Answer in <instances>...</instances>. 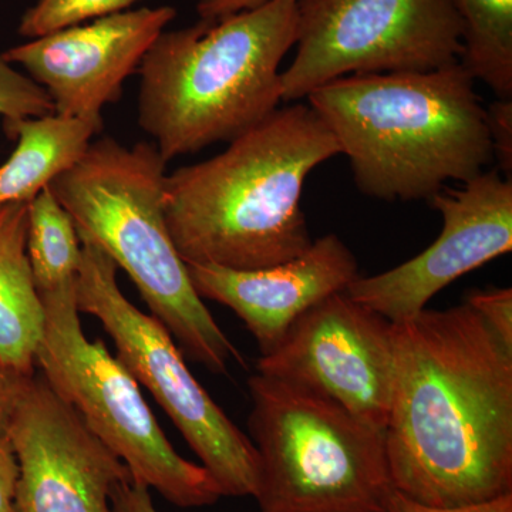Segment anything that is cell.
<instances>
[{"instance_id":"obj_18","label":"cell","mask_w":512,"mask_h":512,"mask_svg":"<svg viewBox=\"0 0 512 512\" xmlns=\"http://www.w3.org/2000/svg\"><path fill=\"white\" fill-rule=\"evenodd\" d=\"M28 256L37 293L76 284L82 242L72 218L47 187L29 202Z\"/></svg>"},{"instance_id":"obj_25","label":"cell","mask_w":512,"mask_h":512,"mask_svg":"<svg viewBox=\"0 0 512 512\" xmlns=\"http://www.w3.org/2000/svg\"><path fill=\"white\" fill-rule=\"evenodd\" d=\"M111 512H158L150 490L128 480L121 481L111 493Z\"/></svg>"},{"instance_id":"obj_6","label":"cell","mask_w":512,"mask_h":512,"mask_svg":"<svg viewBox=\"0 0 512 512\" xmlns=\"http://www.w3.org/2000/svg\"><path fill=\"white\" fill-rule=\"evenodd\" d=\"M261 512H389L383 431L305 387L249 377Z\"/></svg>"},{"instance_id":"obj_12","label":"cell","mask_w":512,"mask_h":512,"mask_svg":"<svg viewBox=\"0 0 512 512\" xmlns=\"http://www.w3.org/2000/svg\"><path fill=\"white\" fill-rule=\"evenodd\" d=\"M430 202L443 215L439 238L390 271L359 276L345 291L390 322L412 318L451 282L511 252L512 180L500 171L444 187Z\"/></svg>"},{"instance_id":"obj_9","label":"cell","mask_w":512,"mask_h":512,"mask_svg":"<svg viewBox=\"0 0 512 512\" xmlns=\"http://www.w3.org/2000/svg\"><path fill=\"white\" fill-rule=\"evenodd\" d=\"M453 0H298V37L282 101L353 74L430 72L460 62Z\"/></svg>"},{"instance_id":"obj_2","label":"cell","mask_w":512,"mask_h":512,"mask_svg":"<svg viewBox=\"0 0 512 512\" xmlns=\"http://www.w3.org/2000/svg\"><path fill=\"white\" fill-rule=\"evenodd\" d=\"M338 141L309 104L275 110L218 156L167 174L165 222L185 264L254 271L311 247L302 191Z\"/></svg>"},{"instance_id":"obj_27","label":"cell","mask_w":512,"mask_h":512,"mask_svg":"<svg viewBox=\"0 0 512 512\" xmlns=\"http://www.w3.org/2000/svg\"><path fill=\"white\" fill-rule=\"evenodd\" d=\"M271 0H197L200 19L217 20L244 10L255 9Z\"/></svg>"},{"instance_id":"obj_5","label":"cell","mask_w":512,"mask_h":512,"mask_svg":"<svg viewBox=\"0 0 512 512\" xmlns=\"http://www.w3.org/2000/svg\"><path fill=\"white\" fill-rule=\"evenodd\" d=\"M167 163L154 144L92 141L84 156L49 184L80 241L110 256L136 285L183 355L225 375L241 353L205 306L175 248L164 211Z\"/></svg>"},{"instance_id":"obj_8","label":"cell","mask_w":512,"mask_h":512,"mask_svg":"<svg viewBox=\"0 0 512 512\" xmlns=\"http://www.w3.org/2000/svg\"><path fill=\"white\" fill-rule=\"evenodd\" d=\"M80 242L79 312L103 325L120 362L163 407L220 487L222 497L255 498L259 456L252 440L198 383L163 323L124 296L117 282L119 268L110 256L92 242Z\"/></svg>"},{"instance_id":"obj_26","label":"cell","mask_w":512,"mask_h":512,"mask_svg":"<svg viewBox=\"0 0 512 512\" xmlns=\"http://www.w3.org/2000/svg\"><path fill=\"white\" fill-rule=\"evenodd\" d=\"M29 376V375H28ZM23 375L0 362V436L6 434Z\"/></svg>"},{"instance_id":"obj_7","label":"cell","mask_w":512,"mask_h":512,"mask_svg":"<svg viewBox=\"0 0 512 512\" xmlns=\"http://www.w3.org/2000/svg\"><path fill=\"white\" fill-rule=\"evenodd\" d=\"M39 298L45 323L35 366L53 392L123 461L133 483L181 508L217 503L222 494L214 478L174 450L119 357L84 335L77 282Z\"/></svg>"},{"instance_id":"obj_14","label":"cell","mask_w":512,"mask_h":512,"mask_svg":"<svg viewBox=\"0 0 512 512\" xmlns=\"http://www.w3.org/2000/svg\"><path fill=\"white\" fill-rule=\"evenodd\" d=\"M201 299L227 306L258 343L271 352L302 313L359 278L356 256L335 234L315 239L308 251L284 264L237 271L210 264H187Z\"/></svg>"},{"instance_id":"obj_4","label":"cell","mask_w":512,"mask_h":512,"mask_svg":"<svg viewBox=\"0 0 512 512\" xmlns=\"http://www.w3.org/2000/svg\"><path fill=\"white\" fill-rule=\"evenodd\" d=\"M296 37L298 0L164 30L137 70V113L165 163L229 143L278 110L279 66Z\"/></svg>"},{"instance_id":"obj_21","label":"cell","mask_w":512,"mask_h":512,"mask_svg":"<svg viewBox=\"0 0 512 512\" xmlns=\"http://www.w3.org/2000/svg\"><path fill=\"white\" fill-rule=\"evenodd\" d=\"M466 303L484 320L501 345L512 353V289L473 291L468 293Z\"/></svg>"},{"instance_id":"obj_24","label":"cell","mask_w":512,"mask_h":512,"mask_svg":"<svg viewBox=\"0 0 512 512\" xmlns=\"http://www.w3.org/2000/svg\"><path fill=\"white\" fill-rule=\"evenodd\" d=\"M19 464L6 434L0 436V512H16L15 494Z\"/></svg>"},{"instance_id":"obj_19","label":"cell","mask_w":512,"mask_h":512,"mask_svg":"<svg viewBox=\"0 0 512 512\" xmlns=\"http://www.w3.org/2000/svg\"><path fill=\"white\" fill-rule=\"evenodd\" d=\"M140 2L144 0H36L20 18L18 32L20 36L36 39L133 9Z\"/></svg>"},{"instance_id":"obj_20","label":"cell","mask_w":512,"mask_h":512,"mask_svg":"<svg viewBox=\"0 0 512 512\" xmlns=\"http://www.w3.org/2000/svg\"><path fill=\"white\" fill-rule=\"evenodd\" d=\"M53 113L55 106L45 89L0 55V116L3 123Z\"/></svg>"},{"instance_id":"obj_17","label":"cell","mask_w":512,"mask_h":512,"mask_svg":"<svg viewBox=\"0 0 512 512\" xmlns=\"http://www.w3.org/2000/svg\"><path fill=\"white\" fill-rule=\"evenodd\" d=\"M463 20L460 62L501 100L512 97V0H453Z\"/></svg>"},{"instance_id":"obj_13","label":"cell","mask_w":512,"mask_h":512,"mask_svg":"<svg viewBox=\"0 0 512 512\" xmlns=\"http://www.w3.org/2000/svg\"><path fill=\"white\" fill-rule=\"evenodd\" d=\"M175 16L173 6L128 9L36 37L2 57L45 89L56 114L103 126L104 107L120 100L127 77Z\"/></svg>"},{"instance_id":"obj_16","label":"cell","mask_w":512,"mask_h":512,"mask_svg":"<svg viewBox=\"0 0 512 512\" xmlns=\"http://www.w3.org/2000/svg\"><path fill=\"white\" fill-rule=\"evenodd\" d=\"M3 130L18 144L0 165V204L35 200L84 156L103 126L53 113L3 123Z\"/></svg>"},{"instance_id":"obj_22","label":"cell","mask_w":512,"mask_h":512,"mask_svg":"<svg viewBox=\"0 0 512 512\" xmlns=\"http://www.w3.org/2000/svg\"><path fill=\"white\" fill-rule=\"evenodd\" d=\"M493 153L505 178L511 180L512 173V100L498 99L487 109Z\"/></svg>"},{"instance_id":"obj_1","label":"cell","mask_w":512,"mask_h":512,"mask_svg":"<svg viewBox=\"0 0 512 512\" xmlns=\"http://www.w3.org/2000/svg\"><path fill=\"white\" fill-rule=\"evenodd\" d=\"M392 323L394 490L436 508L512 494V353L467 303Z\"/></svg>"},{"instance_id":"obj_11","label":"cell","mask_w":512,"mask_h":512,"mask_svg":"<svg viewBox=\"0 0 512 512\" xmlns=\"http://www.w3.org/2000/svg\"><path fill=\"white\" fill-rule=\"evenodd\" d=\"M6 436L19 464L16 512H111V493L130 478L39 370L23 377Z\"/></svg>"},{"instance_id":"obj_3","label":"cell","mask_w":512,"mask_h":512,"mask_svg":"<svg viewBox=\"0 0 512 512\" xmlns=\"http://www.w3.org/2000/svg\"><path fill=\"white\" fill-rule=\"evenodd\" d=\"M457 62L430 72L353 74L309 94L348 156L357 188L379 200H430L494 160L487 110Z\"/></svg>"},{"instance_id":"obj_15","label":"cell","mask_w":512,"mask_h":512,"mask_svg":"<svg viewBox=\"0 0 512 512\" xmlns=\"http://www.w3.org/2000/svg\"><path fill=\"white\" fill-rule=\"evenodd\" d=\"M28 224L29 202L0 204V362L23 376L36 372L45 323L30 271Z\"/></svg>"},{"instance_id":"obj_10","label":"cell","mask_w":512,"mask_h":512,"mask_svg":"<svg viewBox=\"0 0 512 512\" xmlns=\"http://www.w3.org/2000/svg\"><path fill=\"white\" fill-rule=\"evenodd\" d=\"M256 370L329 397L384 433L394 380L393 323L348 293H333L302 313L259 357Z\"/></svg>"},{"instance_id":"obj_23","label":"cell","mask_w":512,"mask_h":512,"mask_svg":"<svg viewBox=\"0 0 512 512\" xmlns=\"http://www.w3.org/2000/svg\"><path fill=\"white\" fill-rule=\"evenodd\" d=\"M389 512H512V494L503 495L487 503L466 505V507L436 508L416 503L394 490L389 501Z\"/></svg>"}]
</instances>
